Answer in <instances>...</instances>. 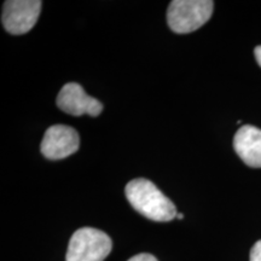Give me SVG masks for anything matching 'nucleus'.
<instances>
[{"mask_svg":"<svg viewBox=\"0 0 261 261\" xmlns=\"http://www.w3.org/2000/svg\"><path fill=\"white\" fill-rule=\"evenodd\" d=\"M125 194L135 210L154 221H171L177 217V208L167 196L148 179L138 178L126 185Z\"/></svg>","mask_w":261,"mask_h":261,"instance_id":"obj_1","label":"nucleus"},{"mask_svg":"<svg viewBox=\"0 0 261 261\" xmlns=\"http://www.w3.org/2000/svg\"><path fill=\"white\" fill-rule=\"evenodd\" d=\"M213 9L211 0H173L167 11L169 28L178 34L197 31L210 21Z\"/></svg>","mask_w":261,"mask_h":261,"instance_id":"obj_2","label":"nucleus"},{"mask_svg":"<svg viewBox=\"0 0 261 261\" xmlns=\"http://www.w3.org/2000/svg\"><path fill=\"white\" fill-rule=\"evenodd\" d=\"M113 249L112 238L93 227H81L71 236L65 261H104Z\"/></svg>","mask_w":261,"mask_h":261,"instance_id":"obj_3","label":"nucleus"},{"mask_svg":"<svg viewBox=\"0 0 261 261\" xmlns=\"http://www.w3.org/2000/svg\"><path fill=\"white\" fill-rule=\"evenodd\" d=\"M42 3L39 0H8L3 5L2 22L10 34L28 33L37 23Z\"/></svg>","mask_w":261,"mask_h":261,"instance_id":"obj_4","label":"nucleus"},{"mask_svg":"<svg viewBox=\"0 0 261 261\" xmlns=\"http://www.w3.org/2000/svg\"><path fill=\"white\" fill-rule=\"evenodd\" d=\"M80 146V137L73 127L54 125L48 127L41 142V154L48 160H62L75 154Z\"/></svg>","mask_w":261,"mask_h":261,"instance_id":"obj_5","label":"nucleus"},{"mask_svg":"<svg viewBox=\"0 0 261 261\" xmlns=\"http://www.w3.org/2000/svg\"><path fill=\"white\" fill-rule=\"evenodd\" d=\"M57 107L73 116L87 114L94 117L103 110V104L96 98L87 96L83 86L76 83H68L62 87L57 96Z\"/></svg>","mask_w":261,"mask_h":261,"instance_id":"obj_6","label":"nucleus"},{"mask_svg":"<svg viewBox=\"0 0 261 261\" xmlns=\"http://www.w3.org/2000/svg\"><path fill=\"white\" fill-rule=\"evenodd\" d=\"M236 154L247 166L261 168V129L252 125H244L233 138Z\"/></svg>","mask_w":261,"mask_h":261,"instance_id":"obj_7","label":"nucleus"},{"mask_svg":"<svg viewBox=\"0 0 261 261\" xmlns=\"http://www.w3.org/2000/svg\"><path fill=\"white\" fill-rule=\"evenodd\" d=\"M249 261H261V240L257 241L250 250Z\"/></svg>","mask_w":261,"mask_h":261,"instance_id":"obj_8","label":"nucleus"},{"mask_svg":"<svg viewBox=\"0 0 261 261\" xmlns=\"http://www.w3.org/2000/svg\"><path fill=\"white\" fill-rule=\"evenodd\" d=\"M127 261H159L154 255L151 254H146V253H142L138 254V255H135L130 257L129 260Z\"/></svg>","mask_w":261,"mask_h":261,"instance_id":"obj_9","label":"nucleus"},{"mask_svg":"<svg viewBox=\"0 0 261 261\" xmlns=\"http://www.w3.org/2000/svg\"><path fill=\"white\" fill-rule=\"evenodd\" d=\"M254 55H255V60L257 62V64L261 67V45L260 46L255 47V50H254Z\"/></svg>","mask_w":261,"mask_h":261,"instance_id":"obj_10","label":"nucleus"},{"mask_svg":"<svg viewBox=\"0 0 261 261\" xmlns=\"http://www.w3.org/2000/svg\"><path fill=\"white\" fill-rule=\"evenodd\" d=\"M177 218H178V219L182 220V219H184V214H182V213H179V214H177Z\"/></svg>","mask_w":261,"mask_h":261,"instance_id":"obj_11","label":"nucleus"}]
</instances>
